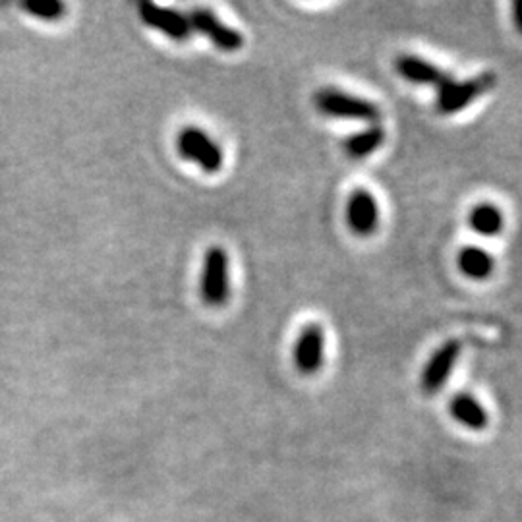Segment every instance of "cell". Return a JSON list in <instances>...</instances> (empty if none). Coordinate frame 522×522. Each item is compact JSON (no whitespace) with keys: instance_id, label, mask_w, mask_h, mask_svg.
<instances>
[{"instance_id":"6da1fadb","label":"cell","mask_w":522,"mask_h":522,"mask_svg":"<svg viewBox=\"0 0 522 522\" xmlns=\"http://www.w3.org/2000/svg\"><path fill=\"white\" fill-rule=\"evenodd\" d=\"M314 103L321 115L333 116V118H348V120H362V122L376 124L381 116L379 107L372 101L360 99L356 95H350L333 87L319 89L314 97Z\"/></svg>"},{"instance_id":"7a4b0ae2","label":"cell","mask_w":522,"mask_h":522,"mask_svg":"<svg viewBox=\"0 0 522 522\" xmlns=\"http://www.w3.org/2000/svg\"><path fill=\"white\" fill-rule=\"evenodd\" d=\"M497 78L493 72H484L466 82H449L437 89V111L441 115H455L466 109L470 103L480 99L484 93L492 91Z\"/></svg>"},{"instance_id":"3957f363","label":"cell","mask_w":522,"mask_h":522,"mask_svg":"<svg viewBox=\"0 0 522 522\" xmlns=\"http://www.w3.org/2000/svg\"><path fill=\"white\" fill-rule=\"evenodd\" d=\"M229 256L221 246L207 250L203 260L202 296L209 306H223L229 300Z\"/></svg>"},{"instance_id":"277c9868","label":"cell","mask_w":522,"mask_h":522,"mask_svg":"<svg viewBox=\"0 0 522 522\" xmlns=\"http://www.w3.org/2000/svg\"><path fill=\"white\" fill-rule=\"evenodd\" d=\"M178 149L182 157L198 163L205 173H217L223 167L221 147L198 128H186L180 132Z\"/></svg>"},{"instance_id":"5b68a950","label":"cell","mask_w":522,"mask_h":522,"mask_svg":"<svg viewBox=\"0 0 522 522\" xmlns=\"http://www.w3.org/2000/svg\"><path fill=\"white\" fill-rule=\"evenodd\" d=\"M325 360V333L318 323H310L298 335L294 347V364L300 374L314 376L318 374Z\"/></svg>"},{"instance_id":"8992f818","label":"cell","mask_w":522,"mask_h":522,"mask_svg":"<svg viewBox=\"0 0 522 522\" xmlns=\"http://www.w3.org/2000/svg\"><path fill=\"white\" fill-rule=\"evenodd\" d=\"M190 26L196 31H200L205 35L217 49L225 51V53H236L242 49L244 45V37L240 31L225 26L213 12L198 8L194 10L190 16Z\"/></svg>"},{"instance_id":"52a82bcc","label":"cell","mask_w":522,"mask_h":522,"mask_svg":"<svg viewBox=\"0 0 522 522\" xmlns=\"http://www.w3.org/2000/svg\"><path fill=\"white\" fill-rule=\"evenodd\" d=\"M461 354V343L451 339L437 348L430 362L426 364L422 372V391L426 395H435L443 389L447 379L451 377V372L459 360Z\"/></svg>"},{"instance_id":"ba28073f","label":"cell","mask_w":522,"mask_h":522,"mask_svg":"<svg viewBox=\"0 0 522 522\" xmlns=\"http://www.w3.org/2000/svg\"><path fill=\"white\" fill-rule=\"evenodd\" d=\"M138 10H140V18L144 24H147L149 28L159 29L161 33H165L174 41H186L194 31L190 26L188 16L171 10V8H163L153 2H142L138 6Z\"/></svg>"},{"instance_id":"9c48e42d","label":"cell","mask_w":522,"mask_h":522,"mask_svg":"<svg viewBox=\"0 0 522 522\" xmlns=\"http://www.w3.org/2000/svg\"><path fill=\"white\" fill-rule=\"evenodd\" d=\"M347 223L354 234L372 236L379 227V207L368 190H356L348 198Z\"/></svg>"},{"instance_id":"30bf717a","label":"cell","mask_w":522,"mask_h":522,"mask_svg":"<svg viewBox=\"0 0 522 522\" xmlns=\"http://www.w3.org/2000/svg\"><path fill=\"white\" fill-rule=\"evenodd\" d=\"M395 68L406 82L420 84V86H434L435 89H441L453 80L447 72H443L432 62L414 57V55H403V57L397 58Z\"/></svg>"},{"instance_id":"8fae6325","label":"cell","mask_w":522,"mask_h":522,"mask_svg":"<svg viewBox=\"0 0 522 522\" xmlns=\"http://www.w3.org/2000/svg\"><path fill=\"white\" fill-rule=\"evenodd\" d=\"M449 412H451V416L459 424H463L464 428L474 430V432H480V430H484L490 424V416H488L486 408L480 405L474 397H470L466 393L455 395L451 399Z\"/></svg>"},{"instance_id":"7c38bea8","label":"cell","mask_w":522,"mask_h":522,"mask_svg":"<svg viewBox=\"0 0 522 522\" xmlns=\"http://www.w3.org/2000/svg\"><path fill=\"white\" fill-rule=\"evenodd\" d=\"M383 142H385V130L379 124H372V126L364 128L362 132L348 136L345 140V151L352 159H364V157L376 153Z\"/></svg>"},{"instance_id":"4fadbf2b","label":"cell","mask_w":522,"mask_h":522,"mask_svg":"<svg viewBox=\"0 0 522 522\" xmlns=\"http://www.w3.org/2000/svg\"><path fill=\"white\" fill-rule=\"evenodd\" d=\"M459 267L466 277L474 281H484L492 275L495 261L486 250L478 246H466L459 254Z\"/></svg>"},{"instance_id":"5bb4252c","label":"cell","mask_w":522,"mask_h":522,"mask_svg":"<svg viewBox=\"0 0 522 522\" xmlns=\"http://www.w3.org/2000/svg\"><path fill=\"white\" fill-rule=\"evenodd\" d=\"M468 225L480 236H497L505 227V219H503V213L495 205L482 203L470 211Z\"/></svg>"},{"instance_id":"9a60e30c","label":"cell","mask_w":522,"mask_h":522,"mask_svg":"<svg viewBox=\"0 0 522 522\" xmlns=\"http://www.w3.org/2000/svg\"><path fill=\"white\" fill-rule=\"evenodd\" d=\"M24 8L35 18L51 20V22L60 20L64 16V10H66V6L62 2H26Z\"/></svg>"},{"instance_id":"2e32d148","label":"cell","mask_w":522,"mask_h":522,"mask_svg":"<svg viewBox=\"0 0 522 522\" xmlns=\"http://www.w3.org/2000/svg\"><path fill=\"white\" fill-rule=\"evenodd\" d=\"M513 24L522 35V0L513 4Z\"/></svg>"}]
</instances>
